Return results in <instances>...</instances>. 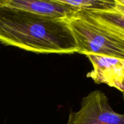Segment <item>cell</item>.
Returning a JSON list of instances; mask_svg holds the SVG:
<instances>
[{
  "mask_svg": "<svg viewBox=\"0 0 124 124\" xmlns=\"http://www.w3.org/2000/svg\"><path fill=\"white\" fill-rule=\"evenodd\" d=\"M0 5L19 8L45 17L68 21L79 10L60 0H0Z\"/></svg>",
  "mask_w": 124,
  "mask_h": 124,
  "instance_id": "5",
  "label": "cell"
},
{
  "mask_svg": "<svg viewBox=\"0 0 124 124\" xmlns=\"http://www.w3.org/2000/svg\"><path fill=\"white\" fill-rule=\"evenodd\" d=\"M69 23L77 53L124 59V6L107 10L79 9Z\"/></svg>",
  "mask_w": 124,
  "mask_h": 124,
  "instance_id": "2",
  "label": "cell"
},
{
  "mask_svg": "<svg viewBox=\"0 0 124 124\" xmlns=\"http://www.w3.org/2000/svg\"><path fill=\"white\" fill-rule=\"evenodd\" d=\"M63 3L85 10H107L124 6V0H60Z\"/></svg>",
  "mask_w": 124,
  "mask_h": 124,
  "instance_id": "6",
  "label": "cell"
},
{
  "mask_svg": "<svg viewBox=\"0 0 124 124\" xmlns=\"http://www.w3.org/2000/svg\"><path fill=\"white\" fill-rule=\"evenodd\" d=\"M0 42L42 54L77 53L69 21L0 5Z\"/></svg>",
  "mask_w": 124,
  "mask_h": 124,
  "instance_id": "1",
  "label": "cell"
},
{
  "mask_svg": "<svg viewBox=\"0 0 124 124\" xmlns=\"http://www.w3.org/2000/svg\"><path fill=\"white\" fill-rule=\"evenodd\" d=\"M67 124H124V115L116 113L106 94L96 90L82 98L77 112L70 111Z\"/></svg>",
  "mask_w": 124,
  "mask_h": 124,
  "instance_id": "3",
  "label": "cell"
},
{
  "mask_svg": "<svg viewBox=\"0 0 124 124\" xmlns=\"http://www.w3.org/2000/svg\"><path fill=\"white\" fill-rule=\"evenodd\" d=\"M93 67L87 76L96 84H105L124 91V59L101 54H87Z\"/></svg>",
  "mask_w": 124,
  "mask_h": 124,
  "instance_id": "4",
  "label": "cell"
}]
</instances>
